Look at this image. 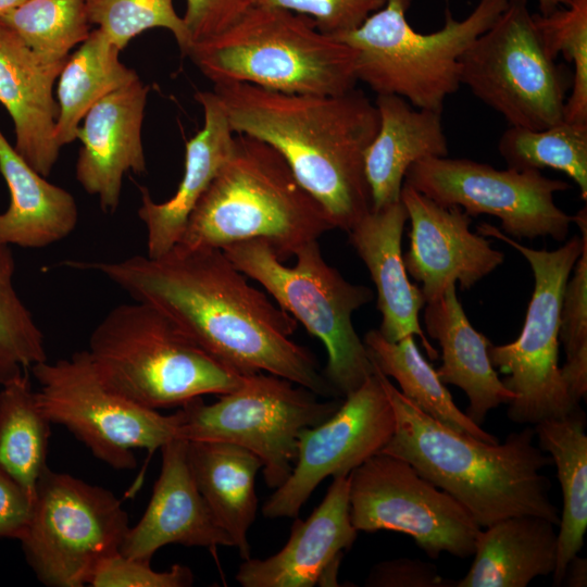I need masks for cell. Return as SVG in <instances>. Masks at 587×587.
<instances>
[{"instance_id": "cell-1", "label": "cell", "mask_w": 587, "mask_h": 587, "mask_svg": "<svg viewBox=\"0 0 587 587\" xmlns=\"http://www.w3.org/2000/svg\"><path fill=\"white\" fill-rule=\"evenodd\" d=\"M73 265L99 272L134 300L155 307L239 375L265 372L320 397H339L312 352L291 339L297 321L252 287L222 249L175 246L159 258Z\"/></svg>"}, {"instance_id": "cell-2", "label": "cell", "mask_w": 587, "mask_h": 587, "mask_svg": "<svg viewBox=\"0 0 587 587\" xmlns=\"http://www.w3.org/2000/svg\"><path fill=\"white\" fill-rule=\"evenodd\" d=\"M213 92L234 133L274 148L335 228L348 233L372 210L364 154L379 116L362 91L298 95L224 83Z\"/></svg>"}, {"instance_id": "cell-3", "label": "cell", "mask_w": 587, "mask_h": 587, "mask_svg": "<svg viewBox=\"0 0 587 587\" xmlns=\"http://www.w3.org/2000/svg\"><path fill=\"white\" fill-rule=\"evenodd\" d=\"M373 367L396 421L382 453L410 463L461 503L480 528L516 515L541 516L559 525L551 482L541 474L552 460L534 444V428L511 433L502 444L484 442L424 413Z\"/></svg>"}, {"instance_id": "cell-4", "label": "cell", "mask_w": 587, "mask_h": 587, "mask_svg": "<svg viewBox=\"0 0 587 587\" xmlns=\"http://www.w3.org/2000/svg\"><path fill=\"white\" fill-rule=\"evenodd\" d=\"M334 228L274 148L236 134L232 154L196 204L176 246L223 249L260 239L284 262Z\"/></svg>"}, {"instance_id": "cell-5", "label": "cell", "mask_w": 587, "mask_h": 587, "mask_svg": "<svg viewBox=\"0 0 587 587\" xmlns=\"http://www.w3.org/2000/svg\"><path fill=\"white\" fill-rule=\"evenodd\" d=\"M186 55L214 85L246 83L298 95L355 88V51L313 20L255 4L226 30L193 43Z\"/></svg>"}, {"instance_id": "cell-6", "label": "cell", "mask_w": 587, "mask_h": 587, "mask_svg": "<svg viewBox=\"0 0 587 587\" xmlns=\"http://www.w3.org/2000/svg\"><path fill=\"white\" fill-rule=\"evenodd\" d=\"M87 352L114 391L149 409L180 407L236 389L243 376L225 367L155 307L134 300L110 310Z\"/></svg>"}, {"instance_id": "cell-7", "label": "cell", "mask_w": 587, "mask_h": 587, "mask_svg": "<svg viewBox=\"0 0 587 587\" xmlns=\"http://www.w3.org/2000/svg\"><path fill=\"white\" fill-rule=\"evenodd\" d=\"M412 0H387L358 28L332 36L355 51V76L377 95H397L413 107L442 112L460 84L461 59L504 11L508 0H478L464 18L446 10L444 26L415 30L405 17Z\"/></svg>"}, {"instance_id": "cell-8", "label": "cell", "mask_w": 587, "mask_h": 587, "mask_svg": "<svg viewBox=\"0 0 587 587\" xmlns=\"http://www.w3.org/2000/svg\"><path fill=\"white\" fill-rule=\"evenodd\" d=\"M223 252L233 264L261 284L278 307L325 346L323 373L339 397L357 390L374 372L352 314L373 299L371 288L345 279L322 255L319 240L302 246L296 264L287 266L260 239L235 242Z\"/></svg>"}, {"instance_id": "cell-9", "label": "cell", "mask_w": 587, "mask_h": 587, "mask_svg": "<svg viewBox=\"0 0 587 587\" xmlns=\"http://www.w3.org/2000/svg\"><path fill=\"white\" fill-rule=\"evenodd\" d=\"M573 222L582 238L574 236L551 251L523 246L488 223L476 227L479 235L502 240L524 255L535 278L521 334L512 342L488 349L492 366L507 375L503 385L515 395L508 403V417L514 423L535 425L579 409L559 366V329L564 288L587 239L586 207Z\"/></svg>"}, {"instance_id": "cell-10", "label": "cell", "mask_w": 587, "mask_h": 587, "mask_svg": "<svg viewBox=\"0 0 587 587\" xmlns=\"http://www.w3.org/2000/svg\"><path fill=\"white\" fill-rule=\"evenodd\" d=\"M319 397L273 374L245 375L236 389L212 404L197 397L180 405L176 438L229 442L251 451L262 462L265 484L276 489L291 474L300 433L328 419L342 403Z\"/></svg>"}, {"instance_id": "cell-11", "label": "cell", "mask_w": 587, "mask_h": 587, "mask_svg": "<svg viewBox=\"0 0 587 587\" xmlns=\"http://www.w3.org/2000/svg\"><path fill=\"white\" fill-rule=\"evenodd\" d=\"M572 80L546 52L527 0H508L461 59L460 84L510 126L544 129L564 120Z\"/></svg>"}, {"instance_id": "cell-12", "label": "cell", "mask_w": 587, "mask_h": 587, "mask_svg": "<svg viewBox=\"0 0 587 587\" xmlns=\"http://www.w3.org/2000/svg\"><path fill=\"white\" fill-rule=\"evenodd\" d=\"M128 514L110 490L49 466L41 474L21 538L36 577L49 587H83L120 551Z\"/></svg>"}, {"instance_id": "cell-13", "label": "cell", "mask_w": 587, "mask_h": 587, "mask_svg": "<svg viewBox=\"0 0 587 587\" xmlns=\"http://www.w3.org/2000/svg\"><path fill=\"white\" fill-rule=\"evenodd\" d=\"M38 402L52 424L67 428L91 453L117 471L137 466L136 449L153 453L176 437L179 416L163 415L112 390L87 350L30 369Z\"/></svg>"}, {"instance_id": "cell-14", "label": "cell", "mask_w": 587, "mask_h": 587, "mask_svg": "<svg viewBox=\"0 0 587 587\" xmlns=\"http://www.w3.org/2000/svg\"><path fill=\"white\" fill-rule=\"evenodd\" d=\"M352 525L359 532L410 535L429 558H469L482 529L452 496L407 461L376 453L349 474Z\"/></svg>"}, {"instance_id": "cell-15", "label": "cell", "mask_w": 587, "mask_h": 587, "mask_svg": "<svg viewBox=\"0 0 587 587\" xmlns=\"http://www.w3.org/2000/svg\"><path fill=\"white\" fill-rule=\"evenodd\" d=\"M403 183L442 207H460L470 216H496L504 234L515 238L550 236L563 241L573 222L553 200L571 185L538 170H498L470 159L428 158L412 164Z\"/></svg>"}, {"instance_id": "cell-16", "label": "cell", "mask_w": 587, "mask_h": 587, "mask_svg": "<svg viewBox=\"0 0 587 587\" xmlns=\"http://www.w3.org/2000/svg\"><path fill=\"white\" fill-rule=\"evenodd\" d=\"M395 427L392 407L374 371L333 415L300 433L291 474L265 501L263 515L297 517L321 482L348 475L379 453Z\"/></svg>"}, {"instance_id": "cell-17", "label": "cell", "mask_w": 587, "mask_h": 587, "mask_svg": "<svg viewBox=\"0 0 587 587\" xmlns=\"http://www.w3.org/2000/svg\"><path fill=\"white\" fill-rule=\"evenodd\" d=\"M400 200L411 223L404 266L422 284L426 303L457 282L470 289L502 264L504 254L470 230L471 216L460 207H442L405 183Z\"/></svg>"}, {"instance_id": "cell-18", "label": "cell", "mask_w": 587, "mask_h": 587, "mask_svg": "<svg viewBox=\"0 0 587 587\" xmlns=\"http://www.w3.org/2000/svg\"><path fill=\"white\" fill-rule=\"evenodd\" d=\"M324 499L304 520H296L287 544L266 559L249 558L236 580L243 587L338 586L344 550L358 530L350 517L349 474L333 477Z\"/></svg>"}, {"instance_id": "cell-19", "label": "cell", "mask_w": 587, "mask_h": 587, "mask_svg": "<svg viewBox=\"0 0 587 587\" xmlns=\"http://www.w3.org/2000/svg\"><path fill=\"white\" fill-rule=\"evenodd\" d=\"M148 92L138 78L93 104L78 127L76 179L105 213L118 208L124 175L147 170L141 129Z\"/></svg>"}, {"instance_id": "cell-20", "label": "cell", "mask_w": 587, "mask_h": 587, "mask_svg": "<svg viewBox=\"0 0 587 587\" xmlns=\"http://www.w3.org/2000/svg\"><path fill=\"white\" fill-rule=\"evenodd\" d=\"M187 445V440L175 437L160 448V475L145 513L124 537L122 554L151 562L153 554L168 544L209 549L234 547L195 483Z\"/></svg>"}, {"instance_id": "cell-21", "label": "cell", "mask_w": 587, "mask_h": 587, "mask_svg": "<svg viewBox=\"0 0 587 587\" xmlns=\"http://www.w3.org/2000/svg\"><path fill=\"white\" fill-rule=\"evenodd\" d=\"M64 63L43 60L0 24V103L13 122L14 149L45 177L61 149L54 137L58 102L53 87Z\"/></svg>"}, {"instance_id": "cell-22", "label": "cell", "mask_w": 587, "mask_h": 587, "mask_svg": "<svg viewBox=\"0 0 587 587\" xmlns=\"http://www.w3.org/2000/svg\"><path fill=\"white\" fill-rule=\"evenodd\" d=\"M408 212L401 200L378 210H371L349 232V242L366 265L377 291V309L382 314L378 332L396 342L416 335L430 360L438 351L427 340L419 320L426 303L421 288L409 280L401 239Z\"/></svg>"}, {"instance_id": "cell-23", "label": "cell", "mask_w": 587, "mask_h": 587, "mask_svg": "<svg viewBox=\"0 0 587 587\" xmlns=\"http://www.w3.org/2000/svg\"><path fill=\"white\" fill-rule=\"evenodd\" d=\"M203 111V125L186 142L185 168L176 192L155 202L140 187L138 216L147 230V257L159 258L180 240L188 218L221 167L233 152L235 133L213 91H197Z\"/></svg>"}, {"instance_id": "cell-24", "label": "cell", "mask_w": 587, "mask_h": 587, "mask_svg": "<svg viewBox=\"0 0 587 587\" xmlns=\"http://www.w3.org/2000/svg\"><path fill=\"white\" fill-rule=\"evenodd\" d=\"M379 124L364 154L372 210L400 200L408 168L424 159L447 157L441 113L413 107L397 95H377Z\"/></svg>"}, {"instance_id": "cell-25", "label": "cell", "mask_w": 587, "mask_h": 587, "mask_svg": "<svg viewBox=\"0 0 587 587\" xmlns=\"http://www.w3.org/2000/svg\"><path fill=\"white\" fill-rule=\"evenodd\" d=\"M426 332L441 349V365L436 370L444 384L461 388L467 399L466 415L482 425L486 415L515 398L491 364L490 341L477 332L460 303L455 284H450L424 311Z\"/></svg>"}, {"instance_id": "cell-26", "label": "cell", "mask_w": 587, "mask_h": 587, "mask_svg": "<svg viewBox=\"0 0 587 587\" xmlns=\"http://www.w3.org/2000/svg\"><path fill=\"white\" fill-rule=\"evenodd\" d=\"M0 173L10 204L0 213V242L43 248L67 237L76 227L75 198L36 172L0 130Z\"/></svg>"}, {"instance_id": "cell-27", "label": "cell", "mask_w": 587, "mask_h": 587, "mask_svg": "<svg viewBox=\"0 0 587 587\" xmlns=\"http://www.w3.org/2000/svg\"><path fill=\"white\" fill-rule=\"evenodd\" d=\"M555 526L541 516L516 515L480 529L472 566L454 587H525L535 577L552 574Z\"/></svg>"}, {"instance_id": "cell-28", "label": "cell", "mask_w": 587, "mask_h": 587, "mask_svg": "<svg viewBox=\"0 0 587 587\" xmlns=\"http://www.w3.org/2000/svg\"><path fill=\"white\" fill-rule=\"evenodd\" d=\"M187 457L195 483L217 524L228 534L242 560L251 558L248 532L254 522V488L261 460L229 442L188 441Z\"/></svg>"}, {"instance_id": "cell-29", "label": "cell", "mask_w": 587, "mask_h": 587, "mask_svg": "<svg viewBox=\"0 0 587 587\" xmlns=\"http://www.w3.org/2000/svg\"><path fill=\"white\" fill-rule=\"evenodd\" d=\"M586 416L579 408L560 419L535 424L538 447L550 454L557 467L563 508L559 522L558 555L553 586H561L565 570L582 549L587 527Z\"/></svg>"}, {"instance_id": "cell-30", "label": "cell", "mask_w": 587, "mask_h": 587, "mask_svg": "<svg viewBox=\"0 0 587 587\" xmlns=\"http://www.w3.org/2000/svg\"><path fill=\"white\" fill-rule=\"evenodd\" d=\"M120 52L97 28L67 57L57 86L54 137L60 148L77 139L78 127L93 104L139 78L120 60Z\"/></svg>"}, {"instance_id": "cell-31", "label": "cell", "mask_w": 587, "mask_h": 587, "mask_svg": "<svg viewBox=\"0 0 587 587\" xmlns=\"http://www.w3.org/2000/svg\"><path fill=\"white\" fill-rule=\"evenodd\" d=\"M363 344L373 365L385 376L392 377L399 384L400 392L424 413L455 432L487 444L499 442L495 435L484 430L457 407L412 335L391 342L378 329H371Z\"/></svg>"}, {"instance_id": "cell-32", "label": "cell", "mask_w": 587, "mask_h": 587, "mask_svg": "<svg viewBox=\"0 0 587 587\" xmlns=\"http://www.w3.org/2000/svg\"><path fill=\"white\" fill-rule=\"evenodd\" d=\"M0 390V469L34 501L37 483L48 467L51 422L33 390L28 373Z\"/></svg>"}, {"instance_id": "cell-33", "label": "cell", "mask_w": 587, "mask_h": 587, "mask_svg": "<svg viewBox=\"0 0 587 587\" xmlns=\"http://www.w3.org/2000/svg\"><path fill=\"white\" fill-rule=\"evenodd\" d=\"M498 150L508 167H551L572 178L587 199V123L561 122L544 128L510 126L500 137Z\"/></svg>"}, {"instance_id": "cell-34", "label": "cell", "mask_w": 587, "mask_h": 587, "mask_svg": "<svg viewBox=\"0 0 587 587\" xmlns=\"http://www.w3.org/2000/svg\"><path fill=\"white\" fill-rule=\"evenodd\" d=\"M87 0H25L0 24L13 30L37 55L64 63L90 35Z\"/></svg>"}, {"instance_id": "cell-35", "label": "cell", "mask_w": 587, "mask_h": 587, "mask_svg": "<svg viewBox=\"0 0 587 587\" xmlns=\"http://www.w3.org/2000/svg\"><path fill=\"white\" fill-rule=\"evenodd\" d=\"M15 261L0 242V385L47 360L43 334L13 283Z\"/></svg>"}, {"instance_id": "cell-36", "label": "cell", "mask_w": 587, "mask_h": 587, "mask_svg": "<svg viewBox=\"0 0 587 587\" xmlns=\"http://www.w3.org/2000/svg\"><path fill=\"white\" fill-rule=\"evenodd\" d=\"M533 21L548 55L562 54L574 64L564 120L587 123V0H570L547 15L533 13Z\"/></svg>"}, {"instance_id": "cell-37", "label": "cell", "mask_w": 587, "mask_h": 587, "mask_svg": "<svg viewBox=\"0 0 587 587\" xmlns=\"http://www.w3.org/2000/svg\"><path fill=\"white\" fill-rule=\"evenodd\" d=\"M87 15L121 51L139 34L164 28L172 33L180 51L186 54L190 39L174 9L173 0H87Z\"/></svg>"}, {"instance_id": "cell-38", "label": "cell", "mask_w": 587, "mask_h": 587, "mask_svg": "<svg viewBox=\"0 0 587 587\" xmlns=\"http://www.w3.org/2000/svg\"><path fill=\"white\" fill-rule=\"evenodd\" d=\"M559 340L566 354L562 377L572 399L579 403L587 394V239L564 288Z\"/></svg>"}, {"instance_id": "cell-39", "label": "cell", "mask_w": 587, "mask_h": 587, "mask_svg": "<svg viewBox=\"0 0 587 587\" xmlns=\"http://www.w3.org/2000/svg\"><path fill=\"white\" fill-rule=\"evenodd\" d=\"M193 574L188 566L174 564L158 572L150 562L128 558L120 551L102 560L93 571L88 585L92 587H188Z\"/></svg>"}, {"instance_id": "cell-40", "label": "cell", "mask_w": 587, "mask_h": 587, "mask_svg": "<svg viewBox=\"0 0 587 587\" xmlns=\"http://www.w3.org/2000/svg\"><path fill=\"white\" fill-rule=\"evenodd\" d=\"M387 0H258L257 4L286 9L313 20L329 36L350 32L386 4Z\"/></svg>"}, {"instance_id": "cell-41", "label": "cell", "mask_w": 587, "mask_h": 587, "mask_svg": "<svg viewBox=\"0 0 587 587\" xmlns=\"http://www.w3.org/2000/svg\"><path fill=\"white\" fill-rule=\"evenodd\" d=\"M257 3L258 0H186L183 20L190 47L226 30Z\"/></svg>"}, {"instance_id": "cell-42", "label": "cell", "mask_w": 587, "mask_h": 587, "mask_svg": "<svg viewBox=\"0 0 587 587\" xmlns=\"http://www.w3.org/2000/svg\"><path fill=\"white\" fill-rule=\"evenodd\" d=\"M436 566L420 559L398 558L375 564L364 585L367 587H454Z\"/></svg>"}, {"instance_id": "cell-43", "label": "cell", "mask_w": 587, "mask_h": 587, "mask_svg": "<svg viewBox=\"0 0 587 587\" xmlns=\"http://www.w3.org/2000/svg\"><path fill=\"white\" fill-rule=\"evenodd\" d=\"M32 507V498L0 469V540H21L30 519Z\"/></svg>"}, {"instance_id": "cell-44", "label": "cell", "mask_w": 587, "mask_h": 587, "mask_svg": "<svg viewBox=\"0 0 587 587\" xmlns=\"http://www.w3.org/2000/svg\"><path fill=\"white\" fill-rule=\"evenodd\" d=\"M562 585L567 587L587 586V560L577 554L569 562Z\"/></svg>"}, {"instance_id": "cell-45", "label": "cell", "mask_w": 587, "mask_h": 587, "mask_svg": "<svg viewBox=\"0 0 587 587\" xmlns=\"http://www.w3.org/2000/svg\"><path fill=\"white\" fill-rule=\"evenodd\" d=\"M570 0H537L539 14L547 15L560 7L566 5Z\"/></svg>"}, {"instance_id": "cell-46", "label": "cell", "mask_w": 587, "mask_h": 587, "mask_svg": "<svg viewBox=\"0 0 587 587\" xmlns=\"http://www.w3.org/2000/svg\"><path fill=\"white\" fill-rule=\"evenodd\" d=\"M25 0H0V20Z\"/></svg>"}]
</instances>
